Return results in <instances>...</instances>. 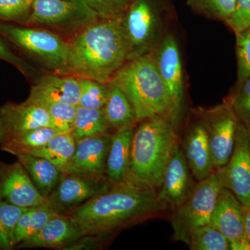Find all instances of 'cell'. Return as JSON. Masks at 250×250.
Wrapping results in <instances>:
<instances>
[{"mask_svg":"<svg viewBox=\"0 0 250 250\" xmlns=\"http://www.w3.org/2000/svg\"><path fill=\"white\" fill-rule=\"evenodd\" d=\"M166 205L158 190L131 178L112 184L106 191L65 213L78 225L83 235L111 236L119 230L161 216Z\"/></svg>","mask_w":250,"mask_h":250,"instance_id":"1","label":"cell"},{"mask_svg":"<svg viewBox=\"0 0 250 250\" xmlns=\"http://www.w3.org/2000/svg\"><path fill=\"white\" fill-rule=\"evenodd\" d=\"M69 42L70 75L108 84L128 61L123 14L98 21Z\"/></svg>","mask_w":250,"mask_h":250,"instance_id":"2","label":"cell"},{"mask_svg":"<svg viewBox=\"0 0 250 250\" xmlns=\"http://www.w3.org/2000/svg\"><path fill=\"white\" fill-rule=\"evenodd\" d=\"M178 121L170 115L151 117L134 130L128 177L159 188L174 147Z\"/></svg>","mask_w":250,"mask_h":250,"instance_id":"3","label":"cell"},{"mask_svg":"<svg viewBox=\"0 0 250 250\" xmlns=\"http://www.w3.org/2000/svg\"><path fill=\"white\" fill-rule=\"evenodd\" d=\"M111 82L127 97L136 123L164 114L170 115L178 121L170 95L159 73L154 51L127 61Z\"/></svg>","mask_w":250,"mask_h":250,"instance_id":"4","label":"cell"},{"mask_svg":"<svg viewBox=\"0 0 250 250\" xmlns=\"http://www.w3.org/2000/svg\"><path fill=\"white\" fill-rule=\"evenodd\" d=\"M0 34L59 75H70V45L44 29L18 27L0 21Z\"/></svg>","mask_w":250,"mask_h":250,"instance_id":"5","label":"cell"},{"mask_svg":"<svg viewBox=\"0 0 250 250\" xmlns=\"http://www.w3.org/2000/svg\"><path fill=\"white\" fill-rule=\"evenodd\" d=\"M223 188L218 170L197 182L190 196L173 210L171 223L174 240L188 245L192 230L210 224L212 213Z\"/></svg>","mask_w":250,"mask_h":250,"instance_id":"6","label":"cell"},{"mask_svg":"<svg viewBox=\"0 0 250 250\" xmlns=\"http://www.w3.org/2000/svg\"><path fill=\"white\" fill-rule=\"evenodd\" d=\"M128 61L155 50L161 40L162 21L151 0H135L123 14Z\"/></svg>","mask_w":250,"mask_h":250,"instance_id":"7","label":"cell"},{"mask_svg":"<svg viewBox=\"0 0 250 250\" xmlns=\"http://www.w3.org/2000/svg\"><path fill=\"white\" fill-rule=\"evenodd\" d=\"M99 16L85 0H34L27 23L65 32H80Z\"/></svg>","mask_w":250,"mask_h":250,"instance_id":"8","label":"cell"},{"mask_svg":"<svg viewBox=\"0 0 250 250\" xmlns=\"http://www.w3.org/2000/svg\"><path fill=\"white\" fill-rule=\"evenodd\" d=\"M195 113L205 126L215 170L228 164L232 154L240 121L226 100L210 108H198Z\"/></svg>","mask_w":250,"mask_h":250,"instance_id":"9","label":"cell"},{"mask_svg":"<svg viewBox=\"0 0 250 250\" xmlns=\"http://www.w3.org/2000/svg\"><path fill=\"white\" fill-rule=\"evenodd\" d=\"M111 184L106 175L89 177L63 173L46 203L59 214H65L106 191Z\"/></svg>","mask_w":250,"mask_h":250,"instance_id":"10","label":"cell"},{"mask_svg":"<svg viewBox=\"0 0 250 250\" xmlns=\"http://www.w3.org/2000/svg\"><path fill=\"white\" fill-rule=\"evenodd\" d=\"M224 188L229 189L245 208L250 207V133L241 122L234 148L228 164L216 170Z\"/></svg>","mask_w":250,"mask_h":250,"instance_id":"11","label":"cell"},{"mask_svg":"<svg viewBox=\"0 0 250 250\" xmlns=\"http://www.w3.org/2000/svg\"><path fill=\"white\" fill-rule=\"evenodd\" d=\"M245 207L226 188L218 195L210 224L229 242L232 250H250L245 230Z\"/></svg>","mask_w":250,"mask_h":250,"instance_id":"12","label":"cell"},{"mask_svg":"<svg viewBox=\"0 0 250 250\" xmlns=\"http://www.w3.org/2000/svg\"><path fill=\"white\" fill-rule=\"evenodd\" d=\"M0 200L18 207L30 208L46 203L24 166L17 161H0Z\"/></svg>","mask_w":250,"mask_h":250,"instance_id":"13","label":"cell"},{"mask_svg":"<svg viewBox=\"0 0 250 250\" xmlns=\"http://www.w3.org/2000/svg\"><path fill=\"white\" fill-rule=\"evenodd\" d=\"M156 64L178 117L184 98V82L182 59L177 41L172 34L161 39L155 50Z\"/></svg>","mask_w":250,"mask_h":250,"instance_id":"14","label":"cell"},{"mask_svg":"<svg viewBox=\"0 0 250 250\" xmlns=\"http://www.w3.org/2000/svg\"><path fill=\"white\" fill-rule=\"evenodd\" d=\"M187 159L179 144L174 147L166 167L158 198L172 210L180 207L192 193L196 184L192 182Z\"/></svg>","mask_w":250,"mask_h":250,"instance_id":"15","label":"cell"},{"mask_svg":"<svg viewBox=\"0 0 250 250\" xmlns=\"http://www.w3.org/2000/svg\"><path fill=\"white\" fill-rule=\"evenodd\" d=\"M44 126L54 127L44 108L26 101L6 104L0 108V146L29 130Z\"/></svg>","mask_w":250,"mask_h":250,"instance_id":"16","label":"cell"},{"mask_svg":"<svg viewBox=\"0 0 250 250\" xmlns=\"http://www.w3.org/2000/svg\"><path fill=\"white\" fill-rule=\"evenodd\" d=\"M111 134L109 133L76 141V148L66 173L89 177L106 174V159Z\"/></svg>","mask_w":250,"mask_h":250,"instance_id":"17","label":"cell"},{"mask_svg":"<svg viewBox=\"0 0 250 250\" xmlns=\"http://www.w3.org/2000/svg\"><path fill=\"white\" fill-rule=\"evenodd\" d=\"M83 236L78 225L68 215L57 214L46 223L39 232L20 243L17 247L63 250Z\"/></svg>","mask_w":250,"mask_h":250,"instance_id":"18","label":"cell"},{"mask_svg":"<svg viewBox=\"0 0 250 250\" xmlns=\"http://www.w3.org/2000/svg\"><path fill=\"white\" fill-rule=\"evenodd\" d=\"M183 142L184 154L192 177L197 182L209 177L215 169L210 155L208 135L201 121L192 125Z\"/></svg>","mask_w":250,"mask_h":250,"instance_id":"19","label":"cell"},{"mask_svg":"<svg viewBox=\"0 0 250 250\" xmlns=\"http://www.w3.org/2000/svg\"><path fill=\"white\" fill-rule=\"evenodd\" d=\"M134 131V126H126L111 134L105 174L112 184L128 178Z\"/></svg>","mask_w":250,"mask_h":250,"instance_id":"20","label":"cell"},{"mask_svg":"<svg viewBox=\"0 0 250 250\" xmlns=\"http://www.w3.org/2000/svg\"><path fill=\"white\" fill-rule=\"evenodd\" d=\"M29 96L39 97L78 106L80 96L78 77L59 74L44 75L31 88Z\"/></svg>","mask_w":250,"mask_h":250,"instance_id":"21","label":"cell"},{"mask_svg":"<svg viewBox=\"0 0 250 250\" xmlns=\"http://www.w3.org/2000/svg\"><path fill=\"white\" fill-rule=\"evenodd\" d=\"M16 157L27 171L36 188L47 200L63 173L50 161L40 156L19 154Z\"/></svg>","mask_w":250,"mask_h":250,"instance_id":"22","label":"cell"},{"mask_svg":"<svg viewBox=\"0 0 250 250\" xmlns=\"http://www.w3.org/2000/svg\"><path fill=\"white\" fill-rule=\"evenodd\" d=\"M108 86V98L103 108L110 128L116 131L126 126H135L137 123L127 97L113 82H110Z\"/></svg>","mask_w":250,"mask_h":250,"instance_id":"23","label":"cell"},{"mask_svg":"<svg viewBox=\"0 0 250 250\" xmlns=\"http://www.w3.org/2000/svg\"><path fill=\"white\" fill-rule=\"evenodd\" d=\"M110 129L104 108H87L77 106L70 134L77 141L107 134Z\"/></svg>","mask_w":250,"mask_h":250,"instance_id":"24","label":"cell"},{"mask_svg":"<svg viewBox=\"0 0 250 250\" xmlns=\"http://www.w3.org/2000/svg\"><path fill=\"white\" fill-rule=\"evenodd\" d=\"M76 148V141L70 133L54 136L45 146L27 154L40 156L50 161L62 173H66Z\"/></svg>","mask_w":250,"mask_h":250,"instance_id":"25","label":"cell"},{"mask_svg":"<svg viewBox=\"0 0 250 250\" xmlns=\"http://www.w3.org/2000/svg\"><path fill=\"white\" fill-rule=\"evenodd\" d=\"M70 133L62 131L50 126H40L29 130L17 137L10 140L0 146L1 150L14 154H27L31 151L39 149L45 146L54 136L62 134Z\"/></svg>","mask_w":250,"mask_h":250,"instance_id":"26","label":"cell"},{"mask_svg":"<svg viewBox=\"0 0 250 250\" xmlns=\"http://www.w3.org/2000/svg\"><path fill=\"white\" fill-rule=\"evenodd\" d=\"M26 102L44 108L50 116L54 127L70 132L77 106L39 97L29 96Z\"/></svg>","mask_w":250,"mask_h":250,"instance_id":"27","label":"cell"},{"mask_svg":"<svg viewBox=\"0 0 250 250\" xmlns=\"http://www.w3.org/2000/svg\"><path fill=\"white\" fill-rule=\"evenodd\" d=\"M188 246L191 250H231L226 237L210 224L192 230Z\"/></svg>","mask_w":250,"mask_h":250,"instance_id":"28","label":"cell"},{"mask_svg":"<svg viewBox=\"0 0 250 250\" xmlns=\"http://www.w3.org/2000/svg\"><path fill=\"white\" fill-rule=\"evenodd\" d=\"M27 209L0 200V250L14 248L12 239L16 224Z\"/></svg>","mask_w":250,"mask_h":250,"instance_id":"29","label":"cell"},{"mask_svg":"<svg viewBox=\"0 0 250 250\" xmlns=\"http://www.w3.org/2000/svg\"><path fill=\"white\" fill-rule=\"evenodd\" d=\"M193 11L206 17L226 22L234 14L236 0H187Z\"/></svg>","mask_w":250,"mask_h":250,"instance_id":"30","label":"cell"},{"mask_svg":"<svg viewBox=\"0 0 250 250\" xmlns=\"http://www.w3.org/2000/svg\"><path fill=\"white\" fill-rule=\"evenodd\" d=\"M80 96L78 106L87 108H103L107 100L109 86L98 81L78 78Z\"/></svg>","mask_w":250,"mask_h":250,"instance_id":"31","label":"cell"},{"mask_svg":"<svg viewBox=\"0 0 250 250\" xmlns=\"http://www.w3.org/2000/svg\"><path fill=\"white\" fill-rule=\"evenodd\" d=\"M225 100L250 133V77L238 82L234 89Z\"/></svg>","mask_w":250,"mask_h":250,"instance_id":"32","label":"cell"},{"mask_svg":"<svg viewBox=\"0 0 250 250\" xmlns=\"http://www.w3.org/2000/svg\"><path fill=\"white\" fill-rule=\"evenodd\" d=\"M33 3L34 0H0V19L27 22Z\"/></svg>","mask_w":250,"mask_h":250,"instance_id":"33","label":"cell"},{"mask_svg":"<svg viewBox=\"0 0 250 250\" xmlns=\"http://www.w3.org/2000/svg\"><path fill=\"white\" fill-rule=\"evenodd\" d=\"M235 34L238 59V82H242L250 77V27Z\"/></svg>","mask_w":250,"mask_h":250,"instance_id":"34","label":"cell"},{"mask_svg":"<svg viewBox=\"0 0 250 250\" xmlns=\"http://www.w3.org/2000/svg\"><path fill=\"white\" fill-rule=\"evenodd\" d=\"M102 19L124 14L135 0H85Z\"/></svg>","mask_w":250,"mask_h":250,"instance_id":"35","label":"cell"},{"mask_svg":"<svg viewBox=\"0 0 250 250\" xmlns=\"http://www.w3.org/2000/svg\"><path fill=\"white\" fill-rule=\"evenodd\" d=\"M225 24L235 33L250 27V0H236V11Z\"/></svg>","mask_w":250,"mask_h":250,"instance_id":"36","label":"cell"},{"mask_svg":"<svg viewBox=\"0 0 250 250\" xmlns=\"http://www.w3.org/2000/svg\"><path fill=\"white\" fill-rule=\"evenodd\" d=\"M108 235H83L78 240L63 248L65 250H98L103 248L107 239Z\"/></svg>","mask_w":250,"mask_h":250,"instance_id":"37","label":"cell"},{"mask_svg":"<svg viewBox=\"0 0 250 250\" xmlns=\"http://www.w3.org/2000/svg\"><path fill=\"white\" fill-rule=\"evenodd\" d=\"M0 59L12 64L19 69L20 71L26 75L32 74V71L34 70V68L27 62L13 53L12 51L9 49V47L1 40H0Z\"/></svg>","mask_w":250,"mask_h":250,"instance_id":"38","label":"cell"},{"mask_svg":"<svg viewBox=\"0 0 250 250\" xmlns=\"http://www.w3.org/2000/svg\"><path fill=\"white\" fill-rule=\"evenodd\" d=\"M244 218L245 230H246L247 238L250 245V207L245 208Z\"/></svg>","mask_w":250,"mask_h":250,"instance_id":"39","label":"cell"}]
</instances>
